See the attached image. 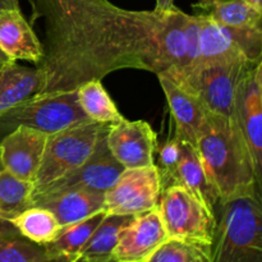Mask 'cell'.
Masks as SVG:
<instances>
[{
	"label": "cell",
	"mask_w": 262,
	"mask_h": 262,
	"mask_svg": "<svg viewBox=\"0 0 262 262\" xmlns=\"http://www.w3.org/2000/svg\"><path fill=\"white\" fill-rule=\"evenodd\" d=\"M245 3H247L250 7H252L253 9H256L257 12L262 13V0H243Z\"/></svg>",
	"instance_id": "cell-33"
},
{
	"label": "cell",
	"mask_w": 262,
	"mask_h": 262,
	"mask_svg": "<svg viewBox=\"0 0 262 262\" xmlns=\"http://www.w3.org/2000/svg\"><path fill=\"white\" fill-rule=\"evenodd\" d=\"M194 147L220 202L255 194L252 159L237 117L210 112Z\"/></svg>",
	"instance_id": "cell-2"
},
{
	"label": "cell",
	"mask_w": 262,
	"mask_h": 262,
	"mask_svg": "<svg viewBox=\"0 0 262 262\" xmlns=\"http://www.w3.org/2000/svg\"><path fill=\"white\" fill-rule=\"evenodd\" d=\"M255 68L246 74L241 83L235 110L252 159L255 196L262 202V101L256 83Z\"/></svg>",
	"instance_id": "cell-11"
},
{
	"label": "cell",
	"mask_w": 262,
	"mask_h": 262,
	"mask_svg": "<svg viewBox=\"0 0 262 262\" xmlns=\"http://www.w3.org/2000/svg\"><path fill=\"white\" fill-rule=\"evenodd\" d=\"M10 222L26 238L40 246L53 242L61 230L55 215L40 206L28 207Z\"/></svg>",
	"instance_id": "cell-25"
},
{
	"label": "cell",
	"mask_w": 262,
	"mask_h": 262,
	"mask_svg": "<svg viewBox=\"0 0 262 262\" xmlns=\"http://www.w3.org/2000/svg\"><path fill=\"white\" fill-rule=\"evenodd\" d=\"M161 191L156 165L124 169L105 193L104 211L114 215H141L158 207Z\"/></svg>",
	"instance_id": "cell-8"
},
{
	"label": "cell",
	"mask_w": 262,
	"mask_h": 262,
	"mask_svg": "<svg viewBox=\"0 0 262 262\" xmlns=\"http://www.w3.org/2000/svg\"><path fill=\"white\" fill-rule=\"evenodd\" d=\"M255 78H256V83H257L258 92H260L261 101H262V60L260 61V63H257V66H256Z\"/></svg>",
	"instance_id": "cell-31"
},
{
	"label": "cell",
	"mask_w": 262,
	"mask_h": 262,
	"mask_svg": "<svg viewBox=\"0 0 262 262\" xmlns=\"http://www.w3.org/2000/svg\"><path fill=\"white\" fill-rule=\"evenodd\" d=\"M43 20V83L37 95L76 91L119 69L165 71L163 43L170 15L128 10L110 0H30ZM36 96V95H35Z\"/></svg>",
	"instance_id": "cell-1"
},
{
	"label": "cell",
	"mask_w": 262,
	"mask_h": 262,
	"mask_svg": "<svg viewBox=\"0 0 262 262\" xmlns=\"http://www.w3.org/2000/svg\"><path fill=\"white\" fill-rule=\"evenodd\" d=\"M181 146L182 155L178 169H177L178 184L186 187L200 201L204 202L206 207H209L214 212L215 207L220 202V199L209 174H207L206 168H205L194 146L183 140H181Z\"/></svg>",
	"instance_id": "cell-18"
},
{
	"label": "cell",
	"mask_w": 262,
	"mask_h": 262,
	"mask_svg": "<svg viewBox=\"0 0 262 262\" xmlns=\"http://www.w3.org/2000/svg\"><path fill=\"white\" fill-rule=\"evenodd\" d=\"M12 9H19L18 0H0V14Z\"/></svg>",
	"instance_id": "cell-30"
},
{
	"label": "cell",
	"mask_w": 262,
	"mask_h": 262,
	"mask_svg": "<svg viewBox=\"0 0 262 262\" xmlns=\"http://www.w3.org/2000/svg\"><path fill=\"white\" fill-rule=\"evenodd\" d=\"M105 194L99 192L68 189L32 196V206L45 207L53 212L61 228L82 222L104 211Z\"/></svg>",
	"instance_id": "cell-15"
},
{
	"label": "cell",
	"mask_w": 262,
	"mask_h": 262,
	"mask_svg": "<svg viewBox=\"0 0 262 262\" xmlns=\"http://www.w3.org/2000/svg\"><path fill=\"white\" fill-rule=\"evenodd\" d=\"M87 120L77 102L76 91L36 95L0 112V141L18 127L33 128L50 136Z\"/></svg>",
	"instance_id": "cell-5"
},
{
	"label": "cell",
	"mask_w": 262,
	"mask_h": 262,
	"mask_svg": "<svg viewBox=\"0 0 262 262\" xmlns=\"http://www.w3.org/2000/svg\"><path fill=\"white\" fill-rule=\"evenodd\" d=\"M133 219L135 215L106 214L92 233L78 260L82 262H115L113 252L117 247L123 229Z\"/></svg>",
	"instance_id": "cell-22"
},
{
	"label": "cell",
	"mask_w": 262,
	"mask_h": 262,
	"mask_svg": "<svg viewBox=\"0 0 262 262\" xmlns=\"http://www.w3.org/2000/svg\"><path fill=\"white\" fill-rule=\"evenodd\" d=\"M2 169H4V168H3V164H2V159H0V170H2Z\"/></svg>",
	"instance_id": "cell-34"
},
{
	"label": "cell",
	"mask_w": 262,
	"mask_h": 262,
	"mask_svg": "<svg viewBox=\"0 0 262 262\" xmlns=\"http://www.w3.org/2000/svg\"><path fill=\"white\" fill-rule=\"evenodd\" d=\"M0 49L12 60L38 64L43 59V46L20 9L0 14Z\"/></svg>",
	"instance_id": "cell-16"
},
{
	"label": "cell",
	"mask_w": 262,
	"mask_h": 262,
	"mask_svg": "<svg viewBox=\"0 0 262 262\" xmlns=\"http://www.w3.org/2000/svg\"><path fill=\"white\" fill-rule=\"evenodd\" d=\"M256 66L248 60L222 61L197 64L186 72L163 74L196 95L211 113L235 118L238 90L246 74Z\"/></svg>",
	"instance_id": "cell-4"
},
{
	"label": "cell",
	"mask_w": 262,
	"mask_h": 262,
	"mask_svg": "<svg viewBox=\"0 0 262 262\" xmlns=\"http://www.w3.org/2000/svg\"><path fill=\"white\" fill-rule=\"evenodd\" d=\"M73 262H82V261H79V260H77V261H73Z\"/></svg>",
	"instance_id": "cell-35"
},
{
	"label": "cell",
	"mask_w": 262,
	"mask_h": 262,
	"mask_svg": "<svg viewBox=\"0 0 262 262\" xmlns=\"http://www.w3.org/2000/svg\"><path fill=\"white\" fill-rule=\"evenodd\" d=\"M43 76L38 68H28L17 61L0 68V112L41 91Z\"/></svg>",
	"instance_id": "cell-19"
},
{
	"label": "cell",
	"mask_w": 262,
	"mask_h": 262,
	"mask_svg": "<svg viewBox=\"0 0 262 262\" xmlns=\"http://www.w3.org/2000/svg\"><path fill=\"white\" fill-rule=\"evenodd\" d=\"M110 125L87 120L49 136L42 161L33 182V194L89 160L100 137Z\"/></svg>",
	"instance_id": "cell-6"
},
{
	"label": "cell",
	"mask_w": 262,
	"mask_h": 262,
	"mask_svg": "<svg viewBox=\"0 0 262 262\" xmlns=\"http://www.w3.org/2000/svg\"><path fill=\"white\" fill-rule=\"evenodd\" d=\"M176 8L174 5V0H156V12L159 13H169Z\"/></svg>",
	"instance_id": "cell-29"
},
{
	"label": "cell",
	"mask_w": 262,
	"mask_h": 262,
	"mask_svg": "<svg viewBox=\"0 0 262 262\" xmlns=\"http://www.w3.org/2000/svg\"><path fill=\"white\" fill-rule=\"evenodd\" d=\"M192 8L196 14L207 15L225 27L262 30V13L243 0H197Z\"/></svg>",
	"instance_id": "cell-20"
},
{
	"label": "cell",
	"mask_w": 262,
	"mask_h": 262,
	"mask_svg": "<svg viewBox=\"0 0 262 262\" xmlns=\"http://www.w3.org/2000/svg\"><path fill=\"white\" fill-rule=\"evenodd\" d=\"M169 239L158 207L137 215L123 229L113 258L115 262H145Z\"/></svg>",
	"instance_id": "cell-12"
},
{
	"label": "cell",
	"mask_w": 262,
	"mask_h": 262,
	"mask_svg": "<svg viewBox=\"0 0 262 262\" xmlns=\"http://www.w3.org/2000/svg\"><path fill=\"white\" fill-rule=\"evenodd\" d=\"M145 262H211V247L169 238Z\"/></svg>",
	"instance_id": "cell-27"
},
{
	"label": "cell",
	"mask_w": 262,
	"mask_h": 262,
	"mask_svg": "<svg viewBox=\"0 0 262 262\" xmlns=\"http://www.w3.org/2000/svg\"><path fill=\"white\" fill-rule=\"evenodd\" d=\"M12 63H14V60H12V59H10L9 56H8L7 54L0 49V68H3V67L5 66H9V64Z\"/></svg>",
	"instance_id": "cell-32"
},
{
	"label": "cell",
	"mask_w": 262,
	"mask_h": 262,
	"mask_svg": "<svg viewBox=\"0 0 262 262\" xmlns=\"http://www.w3.org/2000/svg\"><path fill=\"white\" fill-rule=\"evenodd\" d=\"M158 209L169 238L210 246L214 241L215 214L182 184L161 191Z\"/></svg>",
	"instance_id": "cell-7"
},
{
	"label": "cell",
	"mask_w": 262,
	"mask_h": 262,
	"mask_svg": "<svg viewBox=\"0 0 262 262\" xmlns=\"http://www.w3.org/2000/svg\"><path fill=\"white\" fill-rule=\"evenodd\" d=\"M196 15L199 20L200 49V58L197 64L247 60L225 26L220 25L207 15Z\"/></svg>",
	"instance_id": "cell-17"
},
{
	"label": "cell",
	"mask_w": 262,
	"mask_h": 262,
	"mask_svg": "<svg viewBox=\"0 0 262 262\" xmlns=\"http://www.w3.org/2000/svg\"><path fill=\"white\" fill-rule=\"evenodd\" d=\"M107 132L109 129L100 137L96 148L89 160L84 161L81 166L72 170L71 173L51 182L35 194L53 193V192L68 191V189L106 193L114 186L120 174L124 171V166L118 163L107 147Z\"/></svg>",
	"instance_id": "cell-9"
},
{
	"label": "cell",
	"mask_w": 262,
	"mask_h": 262,
	"mask_svg": "<svg viewBox=\"0 0 262 262\" xmlns=\"http://www.w3.org/2000/svg\"><path fill=\"white\" fill-rule=\"evenodd\" d=\"M182 155L181 140L177 135L173 136L169 141H166L163 147L159 151L158 170L160 174L161 188H166L173 184H178L177 181V169H178L179 160Z\"/></svg>",
	"instance_id": "cell-28"
},
{
	"label": "cell",
	"mask_w": 262,
	"mask_h": 262,
	"mask_svg": "<svg viewBox=\"0 0 262 262\" xmlns=\"http://www.w3.org/2000/svg\"><path fill=\"white\" fill-rule=\"evenodd\" d=\"M165 94L171 117L176 123V133L181 140L196 146L197 138L206 123L210 110L194 94L174 82L165 74H158Z\"/></svg>",
	"instance_id": "cell-14"
},
{
	"label": "cell",
	"mask_w": 262,
	"mask_h": 262,
	"mask_svg": "<svg viewBox=\"0 0 262 262\" xmlns=\"http://www.w3.org/2000/svg\"><path fill=\"white\" fill-rule=\"evenodd\" d=\"M77 102L90 120L102 124H117L124 119L105 90L101 79H91L76 90Z\"/></svg>",
	"instance_id": "cell-23"
},
{
	"label": "cell",
	"mask_w": 262,
	"mask_h": 262,
	"mask_svg": "<svg viewBox=\"0 0 262 262\" xmlns=\"http://www.w3.org/2000/svg\"><path fill=\"white\" fill-rule=\"evenodd\" d=\"M107 147L124 169L155 165L158 137L145 120L123 119L112 124L106 136Z\"/></svg>",
	"instance_id": "cell-10"
},
{
	"label": "cell",
	"mask_w": 262,
	"mask_h": 262,
	"mask_svg": "<svg viewBox=\"0 0 262 262\" xmlns=\"http://www.w3.org/2000/svg\"><path fill=\"white\" fill-rule=\"evenodd\" d=\"M105 216L106 212L100 211L82 222L61 228L58 237L45 246L50 262H73L78 260L92 233Z\"/></svg>",
	"instance_id": "cell-21"
},
{
	"label": "cell",
	"mask_w": 262,
	"mask_h": 262,
	"mask_svg": "<svg viewBox=\"0 0 262 262\" xmlns=\"http://www.w3.org/2000/svg\"><path fill=\"white\" fill-rule=\"evenodd\" d=\"M0 262H50L45 246L26 238L9 220L0 219Z\"/></svg>",
	"instance_id": "cell-24"
},
{
	"label": "cell",
	"mask_w": 262,
	"mask_h": 262,
	"mask_svg": "<svg viewBox=\"0 0 262 262\" xmlns=\"http://www.w3.org/2000/svg\"><path fill=\"white\" fill-rule=\"evenodd\" d=\"M35 184L13 176L5 169L0 170V219L13 220L32 206Z\"/></svg>",
	"instance_id": "cell-26"
},
{
	"label": "cell",
	"mask_w": 262,
	"mask_h": 262,
	"mask_svg": "<svg viewBox=\"0 0 262 262\" xmlns=\"http://www.w3.org/2000/svg\"><path fill=\"white\" fill-rule=\"evenodd\" d=\"M216 228L211 262H262V202L255 194L222 201L214 210Z\"/></svg>",
	"instance_id": "cell-3"
},
{
	"label": "cell",
	"mask_w": 262,
	"mask_h": 262,
	"mask_svg": "<svg viewBox=\"0 0 262 262\" xmlns=\"http://www.w3.org/2000/svg\"><path fill=\"white\" fill-rule=\"evenodd\" d=\"M49 135L28 127H18L0 141L3 168L27 182H35L42 161Z\"/></svg>",
	"instance_id": "cell-13"
}]
</instances>
